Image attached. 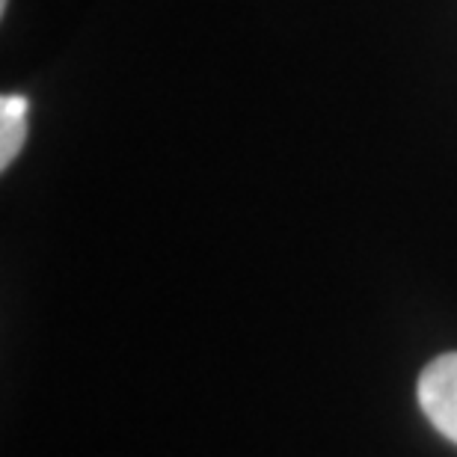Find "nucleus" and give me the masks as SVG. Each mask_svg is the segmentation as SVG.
<instances>
[{
    "mask_svg": "<svg viewBox=\"0 0 457 457\" xmlns=\"http://www.w3.org/2000/svg\"><path fill=\"white\" fill-rule=\"evenodd\" d=\"M419 404L445 440L457 443V353L436 356L419 378Z\"/></svg>",
    "mask_w": 457,
    "mask_h": 457,
    "instance_id": "obj_1",
    "label": "nucleus"
},
{
    "mask_svg": "<svg viewBox=\"0 0 457 457\" xmlns=\"http://www.w3.org/2000/svg\"><path fill=\"white\" fill-rule=\"evenodd\" d=\"M27 137V98L4 96L0 98V170L18 158Z\"/></svg>",
    "mask_w": 457,
    "mask_h": 457,
    "instance_id": "obj_2",
    "label": "nucleus"
},
{
    "mask_svg": "<svg viewBox=\"0 0 457 457\" xmlns=\"http://www.w3.org/2000/svg\"><path fill=\"white\" fill-rule=\"evenodd\" d=\"M6 4H9V0H0V12H6Z\"/></svg>",
    "mask_w": 457,
    "mask_h": 457,
    "instance_id": "obj_3",
    "label": "nucleus"
}]
</instances>
